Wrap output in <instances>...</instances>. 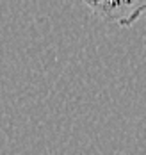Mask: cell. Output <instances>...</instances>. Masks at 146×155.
Returning a JSON list of instances; mask_svg holds the SVG:
<instances>
[{
  "instance_id": "cell-1",
  "label": "cell",
  "mask_w": 146,
  "mask_h": 155,
  "mask_svg": "<svg viewBox=\"0 0 146 155\" xmlns=\"http://www.w3.org/2000/svg\"><path fill=\"white\" fill-rule=\"evenodd\" d=\"M93 15L119 27H132L146 15V2H87Z\"/></svg>"
}]
</instances>
